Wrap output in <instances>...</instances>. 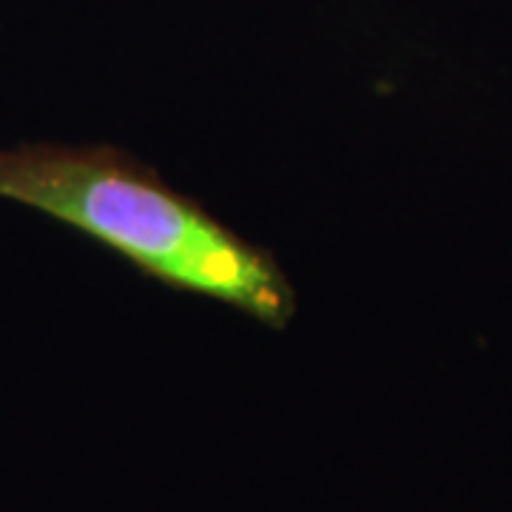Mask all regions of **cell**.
Returning <instances> with one entry per match:
<instances>
[{
    "label": "cell",
    "instance_id": "6da1fadb",
    "mask_svg": "<svg viewBox=\"0 0 512 512\" xmlns=\"http://www.w3.org/2000/svg\"><path fill=\"white\" fill-rule=\"evenodd\" d=\"M0 200L72 228L168 291L222 302L271 330L288 328L296 313V291L274 251L123 148H0Z\"/></svg>",
    "mask_w": 512,
    "mask_h": 512
}]
</instances>
